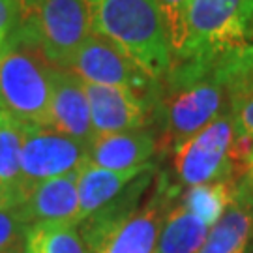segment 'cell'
I'll use <instances>...</instances> for the list:
<instances>
[{
	"instance_id": "4fadbf2b",
	"label": "cell",
	"mask_w": 253,
	"mask_h": 253,
	"mask_svg": "<svg viewBox=\"0 0 253 253\" xmlns=\"http://www.w3.org/2000/svg\"><path fill=\"white\" fill-rule=\"evenodd\" d=\"M25 126L0 105V210H13L28 197L21 169Z\"/></svg>"
},
{
	"instance_id": "5b68a950",
	"label": "cell",
	"mask_w": 253,
	"mask_h": 253,
	"mask_svg": "<svg viewBox=\"0 0 253 253\" xmlns=\"http://www.w3.org/2000/svg\"><path fill=\"white\" fill-rule=\"evenodd\" d=\"M53 70L38 49L8 38L0 53V105L25 127H53Z\"/></svg>"
},
{
	"instance_id": "277c9868",
	"label": "cell",
	"mask_w": 253,
	"mask_h": 253,
	"mask_svg": "<svg viewBox=\"0 0 253 253\" xmlns=\"http://www.w3.org/2000/svg\"><path fill=\"white\" fill-rule=\"evenodd\" d=\"M17 19L9 38L38 49L54 68L68 70L90 34L84 0H15Z\"/></svg>"
},
{
	"instance_id": "5bb4252c",
	"label": "cell",
	"mask_w": 253,
	"mask_h": 253,
	"mask_svg": "<svg viewBox=\"0 0 253 253\" xmlns=\"http://www.w3.org/2000/svg\"><path fill=\"white\" fill-rule=\"evenodd\" d=\"M154 167L152 163H146L141 167H131L124 171L103 169L94 163L86 162L77 171V191H79V223L84 217L94 214L96 210L105 207L109 201H113L120 191L126 188L131 180H135L139 174H143Z\"/></svg>"
},
{
	"instance_id": "e0dca14e",
	"label": "cell",
	"mask_w": 253,
	"mask_h": 253,
	"mask_svg": "<svg viewBox=\"0 0 253 253\" xmlns=\"http://www.w3.org/2000/svg\"><path fill=\"white\" fill-rule=\"evenodd\" d=\"M236 186L227 182H208L199 186H190L184 193L182 205L193 216L201 219L207 227L216 225V221L223 216L227 207L235 197Z\"/></svg>"
},
{
	"instance_id": "cb8c5ba5",
	"label": "cell",
	"mask_w": 253,
	"mask_h": 253,
	"mask_svg": "<svg viewBox=\"0 0 253 253\" xmlns=\"http://www.w3.org/2000/svg\"><path fill=\"white\" fill-rule=\"evenodd\" d=\"M248 253H253V242H252V246H250V250H248Z\"/></svg>"
},
{
	"instance_id": "8992f818",
	"label": "cell",
	"mask_w": 253,
	"mask_h": 253,
	"mask_svg": "<svg viewBox=\"0 0 253 253\" xmlns=\"http://www.w3.org/2000/svg\"><path fill=\"white\" fill-rule=\"evenodd\" d=\"M253 23V0H190L184 58H210L244 45Z\"/></svg>"
},
{
	"instance_id": "30bf717a",
	"label": "cell",
	"mask_w": 253,
	"mask_h": 253,
	"mask_svg": "<svg viewBox=\"0 0 253 253\" xmlns=\"http://www.w3.org/2000/svg\"><path fill=\"white\" fill-rule=\"evenodd\" d=\"M13 212L27 225H34L42 221L79 225L77 171L36 184L27 199L17 208H13Z\"/></svg>"
},
{
	"instance_id": "7a4b0ae2",
	"label": "cell",
	"mask_w": 253,
	"mask_h": 253,
	"mask_svg": "<svg viewBox=\"0 0 253 253\" xmlns=\"http://www.w3.org/2000/svg\"><path fill=\"white\" fill-rule=\"evenodd\" d=\"M92 34H100L154 81L171 66V49L158 0H84Z\"/></svg>"
},
{
	"instance_id": "9c48e42d",
	"label": "cell",
	"mask_w": 253,
	"mask_h": 253,
	"mask_svg": "<svg viewBox=\"0 0 253 253\" xmlns=\"http://www.w3.org/2000/svg\"><path fill=\"white\" fill-rule=\"evenodd\" d=\"M84 90L90 105V118L94 135L118 133L145 127L148 113L152 111L145 96L137 92L84 83Z\"/></svg>"
},
{
	"instance_id": "52a82bcc",
	"label": "cell",
	"mask_w": 253,
	"mask_h": 253,
	"mask_svg": "<svg viewBox=\"0 0 253 253\" xmlns=\"http://www.w3.org/2000/svg\"><path fill=\"white\" fill-rule=\"evenodd\" d=\"M90 143L66 135L54 127H25L21 169L28 190L43 180L79 171L88 162Z\"/></svg>"
},
{
	"instance_id": "9a60e30c",
	"label": "cell",
	"mask_w": 253,
	"mask_h": 253,
	"mask_svg": "<svg viewBox=\"0 0 253 253\" xmlns=\"http://www.w3.org/2000/svg\"><path fill=\"white\" fill-rule=\"evenodd\" d=\"M252 242L253 212L233 199L216 225L210 227L197 253H248Z\"/></svg>"
},
{
	"instance_id": "ffe728a7",
	"label": "cell",
	"mask_w": 253,
	"mask_h": 253,
	"mask_svg": "<svg viewBox=\"0 0 253 253\" xmlns=\"http://www.w3.org/2000/svg\"><path fill=\"white\" fill-rule=\"evenodd\" d=\"M158 6L162 11L169 49L172 56L178 58L186 43V15L190 0H158Z\"/></svg>"
},
{
	"instance_id": "3957f363",
	"label": "cell",
	"mask_w": 253,
	"mask_h": 253,
	"mask_svg": "<svg viewBox=\"0 0 253 253\" xmlns=\"http://www.w3.org/2000/svg\"><path fill=\"white\" fill-rule=\"evenodd\" d=\"M252 145L238 135L235 120L225 113L174 148L172 163L186 186L208 182L236 186L252 171Z\"/></svg>"
},
{
	"instance_id": "2e32d148",
	"label": "cell",
	"mask_w": 253,
	"mask_h": 253,
	"mask_svg": "<svg viewBox=\"0 0 253 253\" xmlns=\"http://www.w3.org/2000/svg\"><path fill=\"white\" fill-rule=\"evenodd\" d=\"M210 227L176 203L162 227L154 253H197Z\"/></svg>"
},
{
	"instance_id": "44dd1931",
	"label": "cell",
	"mask_w": 253,
	"mask_h": 253,
	"mask_svg": "<svg viewBox=\"0 0 253 253\" xmlns=\"http://www.w3.org/2000/svg\"><path fill=\"white\" fill-rule=\"evenodd\" d=\"M28 229L13 210H0V253H27Z\"/></svg>"
},
{
	"instance_id": "7402d4cb",
	"label": "cell",
	"mask_w": 253,
	"mask_h": 253,
	"mask_svg": "<svg viewBox=\"0 0 253 253\" xmlns=\"http://www.w3.org/2000/svg\"><path fill=\"white\" fill-rule=\"evenodd\" d=\"M15 19H17L15 0H0V53L15 27Z\"/></svg>"
},
{
	"instance_id": "d6986e66",
	"label": "cell",
	"mask_w": 253,
	"mask_h": 253,
	"mask_svg": "<svg viewBox=\"0 0 253 253\" xmlns=\"http://www.w3.org/2000/svg\"><path fill=\"white\" fill-rule=\"evenodd\" d=\"M229 115L235 120L238 135L244 137L253 148V72L235 86L229 103ZM253 169V152H252Z\"/></svg>"
},
{
	"instance_id": "8fae6325",
	"label": "cell",
	"mask_w": 253,
	"mask_h": 253,
	"mask_svg": "<svg viewBox=\"0 0 253 253\" xmlns=\"http://www.w3.org/2000/svg\"><path fill=\"white\" fill-rule=\"evenodd\" d=\"M53 127L66 135L90 143L94 139L90 105L84 90V81L70 70L54 68L51 90Z\"/></svg>"
},
{
	"instance_id": "6da1fadb",
	"label": "cell",
	"mask_w": 253,
	"mask_h": 253,
	"mask_svg": "<svg viewBox=\"0 0 253 253\" xmlns=\"http://www.w3.org/2000/svg\"><path fill=\"white\" fill-rule=\"evenodd\" d=\"M174 197L176 188L163 174L154 180L150 167L79 223L88 253H154Z\"/></svg>"
},
{
	"instance_id": "ba28073f",
	"label": "cell",
	"mask_w": 253,
	"mask_h": 253,
	"mask_svg": "<svg viewBox=\"0 0 253 253\" xmlns=\"http://www.w3.org/2000/svg\"><path fill=\"white\" fill-rule=\"evenodd\" d=\"M68 70L84 83L118 86L146 96L156 83L122 49L100 34H88L73 54Z\"/></svg>"
},
{
	"instance_id": "7c38bea8",
	"label": "cell",
	"mask_w": 253,
	"mask_h": 253,
	"mask_svg": "<svg viewBox=\"0 0 253 253\" xmlns=\"http://www.w3.org/2000/svg\"><path fill=\"white\" fill-rule=\"evenodd\" d=\"M158 150V139L145 127L94 135L88 148V162L113 171L146 165Z\"/></svg>"
},
{
	"instance_id": "603a6c76",
	"label": "cell",
	"mask_w": 253,
	"mask_h": 253,
	"mask_svg": "<svg viewBox=\"0 0 253 253\" xmlns=\"http://www.w3.org/2000/svg\"><path fill=\"white\" fill-rule=\"evenodd\" d=\"M233 199L242 203L244 207H248L253 212V169L236 184L235 197Z\"/></svg>"
},
{
	"instance_id": "ac0fdd59",
	"label": "cell",
	"mask_w": 253,
	"mask_h": 253,
	"mask_svg": "<svg viewBox=\"0 0 253 253\" xmlns=\"http://www.w3.org/2000/svg\"><path fill=\"white\" fill-rule=\"evenodd\" d=\"M27 253H88L77 225L42 221L28 229Z\"/></svg>"
}]
</instances>
